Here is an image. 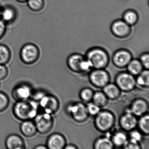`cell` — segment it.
Instances as JSON below:
<instances>
[{"mask_svg":"<svg viewBox=\"0 0 149 149\" xmlns=\"http://www.w3.org/2000/svg\"><path fill=\"white\" fill-rule=\"evenodd\" d=\"M39 107L37 102L33 99L16 101L13 107L14 116L18 120H33L38 113Z\"/></svg>","mask_w":149,"mask_h":149,"instance_id":"1","label":"cell"},{"mask_svg":"<svg viewBox=\"0 0 149 149\" xmlns=\"http://www.w3.org/2000/svg\"><path fill=\"white\" fill-rule=\"evenodd\" d=\"M32 97L33 100L38 103L39 109L40 108L43 112L52 115L55 113L59 109V101L53 95L40 91L33 93Z\"/></svg>","mask_w":149,"mask_h":149,"instance_id":"2","label":"cell"},{"mask_svg":"<svg viewBox=\"0 0 149 149\" xmlns=\"http://www.w3.org/2000/svg\"><path fill=\"white\" fill-rule=\"evenodd\" d=\"M86 59L92 65V68L101 69L105 68L109 63V57L107 51L98 47L92 48L87 51Z\"/></svg>","mask_w":149,"mask_h":149,"instance_id":"3","label":"cell"},{"mask_svg":"<svg viewBox=\"0 0 149 149\" xmlns=\"http://www.w3.org/2000/svg\"><path fill=\"white\" fill-rule=\"evenodd\" d=\"M40 51L39 47L33 43L25 44L21 49L20 57L24 64L33 65L39 60Z\"/></svg>","mask_w":149,"mask_h":149,"instance_id":"4","label":"cell"},{"mask_svg":"<svg viewBox=\"0 0 149 149\" xmlns=\"http://www.w3.org/2000/svg\"><path fill=\"white\" fill-rule=\"evenodd\" d=\"M34 120L37 132L42 135L49 133L54 126V119L52 115L46 112L38 113Z\"/></svg>","mask_w":149,"mask_h":149,"instance_id":"5","label":"cell"},{"mask_svg":"<svg viewBox=\"0 0 149 149\" xmlns=\"http://www.w3.org/2000/svg\"><path fill=\"white\" fill-rule=\"evenodd\" d=\"M114 115L107 111H100L96 115L95 123L97 129L101 132H106L110 130L114 124Z\"/></svg>","mask_w":149,"mask_h":149,"instance_id":"6","label":"cell"},{"mask_svg":"<svg viewBox=\"0 0 149 149\" xmlns=\"http://www.w3.org/2000/svg\"><path fill=\"white\" fill-rule=\"evenodd\" d=\"M111 31L114 36L119 39H125L131 35L132 32L131 26L123 19L114 21L111 25Z\"/></svg>","mask_w":149,"mask_h":149,"instance_id":"7","label":"cell"},{"mask_svg":"<svg viewBox=\"0 0 149 149\" xmlns=\"http://www.w3.org/2000/svg\"><path fill=\"white\" fill-rule=\"evenodd\" d=\"M67 111L75 121L79 123L85 121L88 116L87 107L81 102L69 104Z\"/></svg>","mask_w":149,"mask_h":149,"instance_id":"8","label":"cell"},{"mask_svg":"<svg viewBox=\"0 0 149 149\" xmlns=\"http://www.w3.org/2000/svg\"><path fill=\"white\" fill-rule=\"evenodd\" d=\"M116 85L120 90L129 91L132 90L136 85V80L134 76L129 72L118 74L116 79Z\"/></svg>","mask_w":149,"mask_h":149,"instance_id":"9","label":"cell"},{"mask_svg":"<svg viewBox=\"0 0 149 149\" xmlns=\"http://www.w3.org/2000/svg\"><path fill=\"white\" fill-rule=\"evenodd\" d=\"M33 91L30 84L21 83L15 86L12 91V96L16 101H24L30 99Z\"/></svg>","mask_w":149,"mask_h":149,"instance_id":"10","label":"cell"},{"mask_svg":"<svg viewBox=\"0 0 149 149\" xmlns=\"http://www.w3.org/2000/svg\"><path fill=\"white\" fill-rule=\"evenodd\" d=\"M89 80L91 83L97 88H103L109 81L108 73L103 69H95L91 73Z\"/></svg>","mask_w":149,"mask_h":149,"instance_id":"11","label":"cell"},{"mask_svg":"<svg viewBox=\"0 0 149 149\" xmlns=\"http://www.w3.org/2000/svg\"><path fill=\"white\" fill-rule=\"evenodd\" d=\"M132 55L129 50L120 49L116 51L112 56V62L115 66L119 68L126 67L131 60Z\"/></svg>","mask_w":149,"mask_h":149,"instance_id":"12","label":"cell"},{"mask_svg":"<svg viewBox=\"0 0 149 149\" xmlns=\"http://www.w3.org/2000/svg\"><path fill=\"white\" fill-rule=\"evenodd\" d=\"M138 120L136 116L130 112L123 114L119 120L121 127L125 130L131 131L137 125Z\"/></svg>","mask_w":149,"mask_h":149,"instance_id":"13","label":"cell"},{"mask_svg":"<svg viewBox=\"0 0 149 149\" xmlns=\"http://www.w3.org/2000/svg\"><path fill=\"white\" fill-rule=\"evenodd\" d=\"M65 143V138L62 135L59 133H53L47 139L46 146L47 149H62L66 146Z\"/></svg>","mask_w":149,"mask_h":149,"instance_id":"14","label":"cell"},{"mask_svg":"<svg viewBox=\"0 0 149 149\" xmlns=\"http://www.w3.org/2000/svg\"><path fill=\"white\" fill-rule=\"evenodd\" d=\"M5 145L7 149H23L26 148L25 141L19 135L11 134L6 139Z\"/></svg>","mask_w":149,"mask_h":149,"instance_id":"15","label":"cell"},{"mask_svg":"<svg viewBox=\"0 0 149 149\" xmlns=\"http://www.w3.org/2000/svg\"><path fill=\"white\" fill-rule=\"evenodd\" d=\"M148 105L146 101L142 99H137L132 104L129 112L136 116L140 117L146 114Z\"/></svg>","mask_w":149,"mask_h":149,"instance_id":"16","label":"cell"},{"mask_svg":"<svg viewBox=\"0 0 149 149\" xmlns=\"http://www.w3.org/2000/svg\"><path fill=\"white\" fill-rule=\"evenodd\" d=\"M20 130L23 136L27 138L34 136L37 132L34 122L32 120L22 121L20 126Z\"/></svg>","mask_w":149,"mask_h":149,"instance_id":"17","label":"cell"},{"mask_svg":"<svg viewBox=\"0 0 149 149\" xmlns=\"http://www.w3.org/2000/svg\"><path fill=\"white\" fill-rule=\"evenodd\" d=\"M17 13L16 10L13 7L7 6L1 9L0 19L6 24L13 23L16 19Z\"/></svg>","mask_w":149,"mask_h":149,"instance_id":"18","label":"cell"},{"mask_svg":"<svg viewBox=\"0 0 149 149\" xmlns=\"http://www.w3.org/2000/svg\"><path fill=\"white\" fill-rule=\"evenodd\" d=\"M84 59V57L80 54H74L71 55L68 60L69 68L74 72H81V64Z\"/></svg>","mask_w":149,"mask_h":149,"instance_id":"19","label":"cell"},{"mask_svg":"<svg viewBox=\"0 0 149 149\" xmlns=\"http://www.w3.org/2000/svg\"><path fill=\"white\" fill-rule=\"evenodd\" d=\"M103 92L107 98L114 100L119 97L120 90L116 84L108 83L103 88Z\"/></svg>","mask_w":149,"mask_h":149,"instance_id":"20","label":"cell"},{"mask_svg":"<svg viewBox=\"0 0 149 149\" xmlns=\"http://www.w3.org/2000/svg\"><path fill=\"white\" fill-rule=\"evenodd\" d=\"M139 19V17L137 13L132 9L126 10L123 14V20L131 26L137 23Z\"/></svg>","mask_w":149,"mask_h":149,"instance_id":"21","label":"cell"},{"mask_svg":"<svg viewBox=\"0 0 149 149\" xmlns=\"http://www.w3.org/2000/svg\"><path fill=\"white\" fill-rule=\"evenodd\" d=\"M12 58L10 48L4 44H0V64L6 65Z\"/></svg>","mask_w":149,"mask_h":149,"instance_id":"22","label":"cell"},{"mask_svg":"<svg viewBox=\"0 0 149 149\" xmlns=\"http://www.w3.org/2000/svg\"><path fill=\"white\" fill-rule=\"evenodd\" d=\"M126 67L128 72L134 76L139 74L143 68L139 60L136 59L132 60Z\"/></svg>","mask_w":149,"mask_h":149,"instance_id":"23","label":"cell"},{"mask_svg":"<svg viewBox=\"0 0 149 149\" xmlns=\"http://www.w3.org/2000/svg\"><path fill=\"white\" fill-rule=\"evenodd\" d=\"M94 146L96 149H112L114 148V144L110 139L102 137L96 140Z\"/></svg>","mask_w":149,"mask_h":149,"instance_id":"24","label":"cell"},{"mask_svg":"<svg viewBox=\"0 0 149 149\" xmlns=\"http://www.w3.org/2000/svg\"><path fill=\"white\" fill-rule=\"evenodd\" d=\"M137 125L139 130L146 135H148L149 132V116L148 113L140 116L138 121Z\"/></svg>","mask_w":149,"mask_h":149,"instance_id":"25","label":"cell"},{"mask_svg":"<svg viewBox=\"0 0 149 149\" xmlns=\"http://www.w3.org/2000/svg\"><path fill=\"white\" fill-rule=\"evenodd\" d=\"M27 3L29 9L35 13L41 12L45 8V0H28Z\"/></svg>","mask_w":149,"mask_h":149,"instance_id":"26","label":"cell"},{"mask_svg":"<svg viewBox=\"0 0 149 149\" xmlns=\"http://www.w3.org/2000/svg\"><path fill=\"white\" fill-rule=\"evenodd\" d=\"M114 146H123L128 141L126 135L122 132H118L113 135L111 139Z\"/></svg>","mask_w":149,"mask_h":149,"instance_id":"27","label":"cell"},{"mask_svg":"<svg viewBox=\"0 0 149 149\" xmlns=\"http://www.w3.org/2000/svg\"><path fill=\"white\" fill-rule=\"evenodd\" d=\"M107 97L103 92L97 91L94 93L92 100L94 104L101 108L104 107L107 104Z\"/></svg>","mask_w":149,"mask_h":149,"instance_id":"28","label":"cell"},{"mask_svg":"<svg viewBox=\"0 0 149 149\" xmlns=\"http://www.w3.org/2000/svg\"><path fill=\"white\" fill-rule=\"evenodd\" d=\"M137 76L136 79V83L139 86L148 88L149 85V72L148 70H142Z\"/></svg>","mask_w":149,"mask_h":149,"instance_id":"29","label":"cell"},{"mask_svg":"<svg viewBox=\"0 0 149 149\" xmlns=\"http://www.w3.org/2000/svg\"><path fill=\"white\" fill-rule=\"evenodd\" d=\"M10 100L7 95L3 91H0V113L7 109Z\"/></svg>","mask_w":149,"mask_h":149,"instance_id":"30","label":"cell"},{"mask_svg":"<svg viewBox=\"0 0 149 149\" xmlns=\"http://www.w3.org/2000/svg\"><path fill=\"white\" fill-rule=\"evenodd\" d=\"M94 92L90 88H86L83 89L80 93V97L85 102H89L91 101L93 97Z\"/></svg>","mask_w":149,"mask_h":149,"instance_id":"31","label":"cell"},{"mask_svg":"<svg viewBox=\"0 0 149 149\" xmlns=\"http://www.w3.org/2000/svg\"><path fill=\"white\" fill-rule=\"evenodd\" d=\"M87 110L89 115L96 116L100 111V108L94 103H90L87 105Z\"/></svg>","mask_w":149,"mask_h":149,"instance_id":"32","label":"cell"},{"mask_svg":"<svg viewBox=\"0 0 149 149\" xmlns=\"http://www.w3.org/2000/svg\"><path fill=\"white\" fill-rule=\"evenodd\" d=\"M149 54L148 53H144L141 55L139 61L143 67L146 70L149 69Z\"/></svg>","mask_w":149,"mask_h":149,"instance_id":"33","label":"cell"},{"mask_svg":"<svg viewBox=\"0 0 149 149\" xmlns=\"http://www.w3.org/2000/svg\"><path fill=\"white\" fill-rule=\"evenodd\" d=\"M9 74L8 70L5 65L0 64V81L6 79Z\"/></svg>","mask_w":149,"mask_h":149,"instance_id":"34","label":"cell"},{"mask_svg":"<svg viewBox=\"0 0 149 149\" xmlns=\"http://www.w3.org/2000/svg\"><path fill=\"white\" fill-rule=\"evenodd\" d=\"M123 148L125 149H139V143L133 142L130 140L127 141L126 143L123 146Z\"/></svg>","mask_w":149,"mask_h":149,"instance_id":"35","label":"cell"},{"mask_svg":"<svg viewBox=\"0 0 149 149\" xmlns=\"http://www.w3.org/2000/svg\"><path fill=\"white\" fill-rule=\"evenodd\" d=\"M130 137V140L133 142H137V143H139L142 138V136L140 133L139 132L136 131H132V132L131 133Z\"/></svg>","mask_w":149,"mask_h":149,"instance_id":"36","label":"cell"},{"mask_svg":"<svg viewBox=\"0 0 149 149\" xmlns=\"http://www.w3.org/2000/svg\"><path fill=\"white\" fill-rule=\"evenodd\" d=\"M7 30V24L0 19V40H1L6 35Z\"/></svg>","mask_w":149,"mask_h":149,"instance_id":"37","label":"cell"},{"mask_svg":"<svg viewBox=\"0 0 149 149\" xmlns=\"http://www.w3.org/2000/svg\"><path fill=\"white\" fill-rule=\"evenodd\" d=\"M34 149H47L46 146L42 145H40L36 146V147H35Z\"/></svg>","mask_w":149,"mask_h":149,"instance_id":"38","label":"cell"},{"mask_svg":"<svg viewBox=\"0 0 149 149\" xmlns=\"http://www.w3.org/2000/svg\"><path fill=\"white\" fill-rule=\"evenodd\" d=\"M65 149H77V147L74 146L72 145H69L65 146L64 148Z\"/></svg>","mask_w":149,"mask_h":149,"instance_id":"39","label":"cell"},{"mask_svg":"<svg viewBox=\"0 0 149 149\" xmlns=\"http://www.w3.org/2000/svg\"><path fill=\"white\" fill-rule=\"evenodd\" d=\"M17 2H19L21 3H25L27 2L28 0H16Z\"/></svg>","mask_w":149,"mask_h":149,"instance_id":"40","label":"cell"},{"mask_svg":"<svg viewBox=\"0 0 149 149\" xmlns=\"http://www.w3.org/2000/svg\"><path fill=\"white\" fill-rule=\"evenodd\" d=\"M1 9H2V8L0 7V15H1Z\"/></svg>","mask_w":149,"mask_h":149,"instance_id":"41","label":"cell"}]
</instances>
